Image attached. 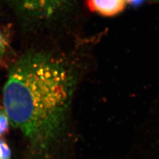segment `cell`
Listing matches in <instances>:
<instances>
[{
  "label": "cell",
  "mask_w": 159,
  "mask_h": 159,
  "mask_svg": "<svg viewBox=\"0 0 159 159\" xmlns=\"http://www.w3.org/2000/svg\"><path fill=\"white\" fill-rule=\"evenodd\" d=\"M72 92V76L62 63L45 53L29 52L10 69L3 108L31 147L44 151L58 135Z\"/></svg>",
  "instance_id": "obj_1"
},
{
  "label": "cell",
  "mask_w": 159,
  "mask_h": 159,
  "mask_svg": "<svg viewBox=\"0 0 159 159\" xmlns=\"http://www.w3.org/2000/svg\"><path fill=\"white\" fill-rule=\"evenodd\" d=\"M68 0H15L23 11L37 16H49L58 11Z\"/></svg>",
  "instance_id": "obj_2"
},
{
  "label": "cell",
  "mask_w": 159,
  "mask_h": 159,
  "mask_svg": "<svg viewBox=\"0 0 159 159\" xmlns=\"http://www.w3.org/2000/svg\"><path fill=\"white\" fill-rule=\"evenodd\" d=\"M126 3V0H86L90 11L105 17H113L121 13Z\"/></svg>",
  "instance_id": "obj_3"
},
{
  "label": "cell",
  "mask_w": 159,
  "mask_h": 159,
  "mask_svg": "<svg viewBox=\"0 0 159 159\" xmlns=\"http://www.w3.org/2000/svg\"><path fill=\"white\" fill-rule=\"evenodd\" d=\"M9 119L3 107H0V136L6 134L9 127Z\"/></svg>",
  "instance_id": "obj_4"
},
{
  "label": "cell",
  "mask_w": 159,
  "mask_h": 159,
  "mask_svg": "<svg viewBox=\"0 0 159 159\" xmlns=\"http://www.w3.org/2000/svg\"><path fill=\"white\" fill-rule=\"evenodd\" d=\"M11 152L7 143L0 139V159H11Z\"/></svg>",
  "instance_id": "obj_5"
},
{
  "label": "cell",
  "mask_w": 159,
  "mask_h": 159,
  "mask_svg": "<svg viewBox=\"0 0 159 159\" xmlns=\"http://www.w3.org/2000/svg\"><path fill=\"white\" fill-rule=\"evenodd\" d=\"M8 46V40L0 26V55L3 56Z\"/></svg>",
  "instance_id": "obj_6"
},
{
  "label": "cell",
  "mask_w": 159,
  "mask_h": 159,
  "mask_svg": "<svg viewBox=\"0 0 159 159\" xmlns=\"http://www.w3.org/2000/svg\"><path fill=\"white\" fill-rule=\"evenodd\" d=\"M143 2L144 0H126V2L131 5V6H139Z\"/></svg>",
  "instance_id": "obj_7"
},
{
  "label": "cell",
  "mask_w": 159,
  "mask_h": 159,
  "mask_svg": "<svg viewBox=\"0 0 159 159\" xmlns=\"http://www.w3.org/2000/svg\"><path fill=\"white\" fill-rule=\"evenodd\" d=\"M2 57H3V56L0 55V62H1V60H2Z\"/></svg>",
  "instance_id": "obj_8"
}]
</instances>
